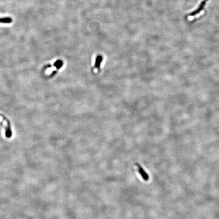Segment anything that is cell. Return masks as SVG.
Masks as SVG:
<instances>
[{"label":"cell","instance_id":"6da1fadb","mask_svg":"<svg viewBox=\"0 0 219 219\" xmlns=\"http://www.w3.org/2000/svg\"><path fill=\"white\" fill-rule=\"evenodd\" d=\"M102 61H103V56L101 54L97 55L95 58V62H94V66L92 68V70H93V71L95 70L97 71L100 70L101 64L102 63Z\"/></svg>","mask_w":219,"mask_h":219},{"label":"cell","instance_id":"7a4b0ae2","mask_svg":"<svg viewBox=\"0 0 219 219\" xmlns=\"http://www.w3.org/2000/svg\"><path fill=\"white\" fill-rule=\"evenodd\" d=\"M207 1H206V0H205V1H203L201 2V3L200 5V6H199L198 9H196V10L194 11H193V12L191 13L190 15V16H195V15H196L200 12L201 11L203 10V8H204V7H205V3H206Z\"/></svg>","mask_w":219,"mask_h":219},{"label":"cell","instance_id":"3957f363","mask_svg":"<svg viewBox=\"0 0 219 219\" xmlns=\"http://www.w3.org/2000/svg\"><path fill=\"white\" fill-rule=\"evenodd\" d=\"M4 122H6L7 123L9 128L11 129L10 123L9 122V121L8 119H6L3 115L0 114V124L3 125V126H4V127H5V125L4 124Z\"/></svg>","mask_w":219,"mask_h":219},{"label":"cell","instance_id":"277c9868","mask_svg":"<svg viewBox=\"0 0 219 219\" xmlns=\"http://www.w3.org/2000/svg\"><path fill=\"white\" fill-rule=\"evenodd\" d=\"M137 171H139V174L141 175V176H142V178L145 180H147L148 179V176L147 174H146L145 172H144V171L143 170H141V168L139 165L137 166Z\"/></svg>","mask_w":219,"mask_h":219},{"label":"cell","instance_id":"5b68a950","mask_svg":"<svg viewBox=\"0 0 219 219\" xmlns=\"http://www.w3.org/2000/svg\"><path fill=\"white\" fill-rule=\"evenodd\" d=\"M12 21V19L10 17H5V18H0V23H9Z\"/></svg>","mask_w":219,"mask_h":219},{"label":"cell","instance_id":"8992f818","mask_svg":"<svg viewBox=\"0 0 219 219\" xmlns=\"http://www.w3.org/2000/svg\"><path fill=\"white\" fill-rule=\"evenodd\" d=\"M54 66L56 67V69H57L58 70H59V69L62 68V66H63V62H62V60H58V61H56V62L54 63Z\"/></svg>","mask_w":219,"mask_h":219},{"label":"cell","instance_id":"52a82bcc","mask_svg":"<svg viewBox=\"0 0 219 219\" xmlns=\"http://www.w3.org/2000/svg\"><path fill=\"white\" fill-rule=\"evenodd\" d=\"M206 1H207V0H206Z\"/></svg>","mask_w":219,"mask_h":219}]
</instances>
